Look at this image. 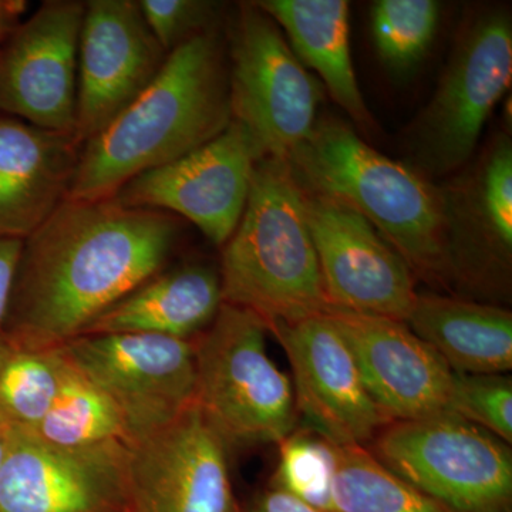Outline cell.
I'll use <instances>...</instances> for the list:
<instances>
[{
	"instance_id": "obj_3",
	"label": "cell",
	"mask_w": 512,
	"mask_h": 512,
	"mask_svg": "<svg viewBox=\"0 0 512 512\" xmlns=\"http://www.w3.org/2000/svg\"><path fill=\"white\" fill-rule=\"evenodd\" d=\"M286 161L303 188L363 215L413 274L441 276L453 266V217L443 195L412 168L370 147L345 121H316Z\"/></svg>"
},
{
	"instance_id": "obj_27",
	"label": "cell",
	"mask_w": 512,
	"mask_h": 512,
	"mask_svg": "<svg viewBox=\"0 0 512 512\" xmlns=\"http://www.w3.org/2000/svg\"><path fill=\"white\" fill-rule=\"evenodd\" d=\"M448 412L512 443V380L507 375L453 373Z\"/></svg>"
},
{
	"instance_id": "obj_33",
	"label": "cell",
	"mask_w": 512,
	"mask_h": 512,
	"mask_svg": "<svg viewBox=\"0 0 512 512\" xmlns=\"http://www.w3.org/2000/svg\"><path fill=\"white\" fill-rule=\"evenodd\" d=\"M10 424L0 416V466H2L3 457H5L6 447H8Z\"/></svg>"
},
{
	"instance_id": "obj_12",
	"label": "cell",
	"mask_w": 512,
	"mask_h": 512,
	"mask_svg": "<svg viewBox=\"0 0 512 512\" xmlns=\"http://www.w3.org/2000/svg\"><path fill=\"white\" fill-rule=\"evenodd\" d=\"M84 10L79 0H47L0 43V113L76 134Z\"/></svg>"
},
{
	"instance_id": "obj_1",
	"label": "cell",
	"mask_w": 512,
	"mask_h": 512,
	"mask_svg": "<svg viewBox=\"0 0 512 512\" xmlns=\"http://www.w3.org/2000/svg\"><path fill=\"white\" fill-rule=\"evenodd\" d=\"M180 218L109 198L67 200L22 242L2 338L53 350L163 271Z\"/></svg>"
},
{
	"instance_id": "obj_7",
	"label": "cell",
	"mask_w": 512,
	"mask_h": 512,
	"mask_svg": "<svg viewBox=\"0 0 512 512\" xmlns=\"http://www.w3.org/2000/svg\"><path fill=\"white\" fill-rule=\"evenodd\" d=\"M372 454L396 476L457 512H510V444L454 414L392 421Z\"/></svg>"
},
{
	"instance_id": "obj_11",
	"label": "cell",
	"mask_w": 512,
	"mask_h": 512,
	"mask_svg": "<svg viewBox=\"0 0 512 512\" xmlns=\"http://www.w3.org/2000/svg\"><path fill=\"white\" fill-rule=\"evenodd\" d=\"M259 160L244 128L231 124L210 143L131 178L114 200L131 208L168 212L224 247L247 205Z\"/></svg>"
},
{
	"instance_id": "obj_28",
	"label": "cell",
	"mask_w": 512,
	"mask_h": 512,
	"mask_svg": "<svg viewBox=\"0 0 512 512\" xmlns=\"http://www.w3.org/2000/svg\"><path fill=\"white\" fill-rule=\"evenodd\" d=\"M477 208L485 231L505 254L512 248V150L510 140L498 141L483 168Z\"/></svg>"
},
{
	"instance_id": "obj_10",
	"label": "cell",
	"mask_w": 512,
	"mask_h": 512,
	"mask_svg": "<svg viewBox=\"0 0 512 512\" xmlns=\"http://www.w3.org/2000/svg\"><path fill=\"white\" fill-rule=\"evenodd\" d=\"M302 191L330 306L406 323L419 295L410 266L359 212Z\"/></svg>"
},
{
	"instance_id": "obj_2",
	"label": "cell",
	"mask_w": 512,
	"mask_h": 512,
	"mask_svg": "<svg viewBox=\"0 0 512 512\" xmlns=\"http://www.w3.org/2000/svg\"><path fill=\"white\" fill-rule=\"evenodd\" d=\"M231 121L227 45L217 28L168 53L154 82L83 144L67 200H109L138 174L210 143Z\"/></svg>"
},
{
	"instance_id": "obj_32",
	"label": "cell",
	"mask_w": 512,
	"mask_h": 512,
	"mask_svg": "<svg viewBox=\"0 0 512 512\" xmlns=\"http://www.w3.org/2000/svg\"><path fill=\"white\" fill-rule=\"evenodd\" d=\"M26 10L28 2L25 0H0V43L22 22Z\"/></svg>"
},
{
	"instance_id": "obj_6",
	"label": "cell",
	"mask_w": 512,
	"mask_h": 512,
	"mask_svg": "<svg viewBox=\"0 0 512 512\" xmlns=\"http://www.w3.org/2000/svg\"><path fill=\"white\" fill-rule=\"evenodd\" d=\"M228 84L232 121L251 138L259 160H288L311 136L323 84L255 2L239 5L232 26Z\"/></svg>"
},
{
	"instance_id": "obj_9",
	"label": "cell",
	"mask_w": 512,
	"mask_h": 512,
	"mask_svg": "<svg viewBox=\"0 0 512 512\" xmlns=\"http://www.w3.org/2000/svg\"><path fill=\"white\" fill-rule=\"evenodd\" d=\"M119 410L127 443L195 403L194 340L143 333L79 336L57 348Z\"/></svg>"
},
{
	"instance_id": "obj_14",
	"label": "cell",
	"mask_w": 512,
	"mask_h": 512,
	"mask_svg": "<svg viewBox=\"0 0 512 512\" xmlns=\"http://www.w3.org/2000/svg\"><path fill=\"white\" fill-rule=\"evenodd\" d=\"M127 447L124 512H239L228 448L195 403Z\"/></svg>"
},
{
	"instance_id": "obj_26",
	"label": "cell",
	"mask_w": 512,
	"mask_h": 512,
	"mask_svg": "<svg viewBox=\"0 0 512 512\" xmlns=\"http://www.w3.org/2000/svg\"><path fill=\"white\" fill-rule=\"evenodd\" d=\"M278 446V467L272 487L281 488L320 511L332 512L336 444L308 427H296Z\"/></svg>"
},
{
	"instance_id": "obj_16",
	"label": "cell",
	"mask_w": 512,
	"mask_h": 512,
	"mask_svg": "<svg viewBox=\"0 0 512 512\" xmlns=\"http://www.w3.org/2000/svg\"><path fill=\"white\" fill-rule=\"evenodd\" d=\"M167 57L136 0L86 2L77 73L80 143L113 123L154 82Z\"/></svg>"
},
{
	"instance_id": "obj_31",
	"label": "cell",
	"mask_w": 512,
	"mask_h": 512,
	"mask_svg": "<svg viewBox=\"0 0 512 512\" xmlns=\"http://www.w3.org/2000/svg\"><path fill=\"white\" fill-rule=\"evenodd\" d=\"M248 512H325L303 503L281 488L269 487L255 498Z\"/></svg>"
},
{
	"instance_id": "obj_19",
	"label": "cell",
	"mask_w": 512,
	"mask_h": 512,
	"mask_svg": "<svg viewBox=\"0 0 512 512\" xmlns=\"http://www.w3.org/2000/svg\"><path fill=\"white\" fill-rule=\"evenodd\" d=\"M221 306L220 272L202 264L181 265L128 292L80 336L143 333L192 340L211 325Z\"/></svg>"
},
{
	"instance_id": "obj_18",
	"label": "cell",
	"mask_w": 512,
	"mask_h": 512,
	"mask_svg": "<svg viewBox=\"0 0 512 512\" xmlns=\"http://www.w3.org/2000/svg\"><path fill=\"white\" fill-rule=\"evenodd\" d=\"M83 144L0 114V239L25 241L69 198Z\"/></svg>"
},
{
	"instance_id": "obj_25",
	"label": "cell",
	"mask_w": 512,
	"mask_h": 512,
	"mask_svg": "<svg viewBox=\"0 0 512 512\" xmlns=\"http://www.w3.org/2000/svg\"><path fill=\"white\" fill-rule=\"evenodd\" d=\"M440 22L433 0H379L372 9L373 37L384 66L393 73L413 70L426 56Z\"/></svg>"
},
{
	"instance_id": "obj_13",
	"label": "cell",
	"mask_w": 512,
	"mask_h": 512,
	"mask_svg": "<svg viewBox=\"0 0 512 512\" xmlns=\"http://www.w3.org/2000/svg\"><path fill=\"white\" fill-rule=\"evenodd\" d=\"M126 441L64 448L10 427L0 512H124Z\"/></svg>"
},
{
	"instance_id": "obj_5",
	"label": "cell",
	"mask_w": 512,
	"mask_h": 512,
	"mask_svg": "<svg viewBox=\"0 0 512 512\" xmlns=\"http://www.w3.org/2000/svg\"><path fill=\"white\" fill-rule=\"evenodd\" d=\"M266 325L222 303L194 338L195 406L225 447L279 444L298 427L292 380L266 352Z\"/></svg>"
},
{
	"instance_id": "obj_21",
	"label": "cell",
	"mask_w": 512,
	"mask_h": 512,
	"mask_svg": "<svg viewBox=\"0 0 512 512\" xmlns=\"http://www.w3.org/2000/svg\"><path fill=\"white\" fill-rule=\"evenodd\" d=\"M285 30L292 52L319 74L333 100L370 130L372 116L357 84L349 40V3L345 0H262L255 2Z\"/></svg>"
},
{
	"instance_id": "obj_30",
	"label": "cell",
	"mask_w": 512,
	"mask_h": 512,
	"mask_svg": "<svg viewBox=\"0 0 512 512\" xmlns=\"http://www.w3.org/2000/svg\"><path fill=\"white\" fill-rule=\"evenodd\" d=\"M23 241L0 239V335L8 313L10 292Z\"/></svg>"
},
{
	"instance_id": "obj_29",
	"label": "cell",
	"mask_w": 512,
	"mask_h": 512,
	"mask_svg": "<svg viewBox=\"0 0 512 512\" xmlns=\"http://www.w3.org/2000/svg\"><path fill=\"white\" fill-rule=\"evenodd\" d=\"M141 15L165 52L217 29L220 5L205 0H138Z\"/></svg>"
},
{
	"instance_id": "obj_24",
	"label": "cell",
	"mask_w": 512,
	"mask_h": 512,
	"mask_svg": "<svg viewBox=\"0 0 512 512\" xmlns=\"http://www.w3.org/2000/svg\"><path fill=\"white\" fill-rule=\"evenodd\" d=\"M64 369L59 349L23 348L0 336V416L12 427L35 429L55 402Z\"/></svg>"
},
{
	"instance_id": "obj_20",
	"label": "cell",
	"mask_w": 512,
	"mask_h": 512,
	"mask_svg": "<svg viewBox=\"0 0 512 512\" xmlns=\"http://www.w3.org/2000/svg\"><path fill=\"white\" fill-rule=\"evenodd\" d=\"M406 325L453 372L505 375L512 369V315L483 303L417 295Z\"/></svg>"
},
{
	"instance_id": "obj_8",
	"label": "cell",
	"mask_w": 512,
	"mask_h": 512,
	"mask_svg": "<svg viewBox=\"0 0 512 512\" xmlns=\"http://www.w3.org/2000/svg\"><path fill=\"white\" fill-rule=\"evenodd\" d=\"M512 77L510 18L494 12L467 30L429 106L410 131L413 157L431 175L470 160L495 104Z\"/></svg>"
},
{
	"instance_id": "obj_23",
	"label": "cell",
	"mask_w": 512,
	"mask_h": 512,
	"mask_svg": "<svg viewBox=\"0 0 512 512\" xmlns=\"http://www.w3.org/2000/svg\"><path fill=\"white\" fill-rule=\"evenodd\" d=\"M64 360L66 369L55 402L35 429L28 431L47 444L64 448L90 447L107 441L127 443L126 426L117 407L92 380L66 357Z\"/></svg>"
},
{
	"instance_id": "obj_22",
	"label": "cell",
	"mask_w": 512,
	"mask_h": 512,
	"mask_svg": "<svg viewBox=\"0 0 512 512\" xmlns=\"http://www.w3.org/2000/svg\"><path fill=\"white\" fill-rule=\"evenodd\" d=\"M332 512H457L384 467L365 446H336Z\"/></svg>"
},
{
	"instance_id": "obj_15",
	"label": "cell",
	"mask_w": 512,
	"mask_h": 512,
	"mask_svg": "<svg viewBox=\"0 0 512 512\" xmlns=\"http://www.w3.org/2000/svg\"><path fill=\"white\" fill-rule=\"evenodd\" d=\"M292 369L298 417L336 446H365L390 423L367 392L348 342L326 315L268 326Z\"/></svg>"
},
{
	"instance_id": "obj_4",
	"label": "cell",
	"mask_w": 512,
	"mask_h": 512,
	"mask_svg": "<svg viewBox=\"0 0 512 512\" xmlns=\"http://www.w3.org/2000/svg\"><path fill=\"white\" fill-rule=\"evenodd\" d=\"M222 249L225 305L255 313L266 329L328 312L302 187L288 161H256L247 205Z\"/></svg>"
},
{
	"instance_id": "obj_17",
	"label": "cell",
	"mask_w": 512,
	"mask_h": 512,
	"mask_svg": "<svg viewBox=\"0 0 512 512\" xmlns=\"http://www.w3.org/2000/svg\"><path fill=\"white\" fill-rule=\"evenodd\" d=\"M325 315L348 342L367 392L390 423L450 413L454 372L406 323L335 306Z\"/></svg>"
}]
</instances>
